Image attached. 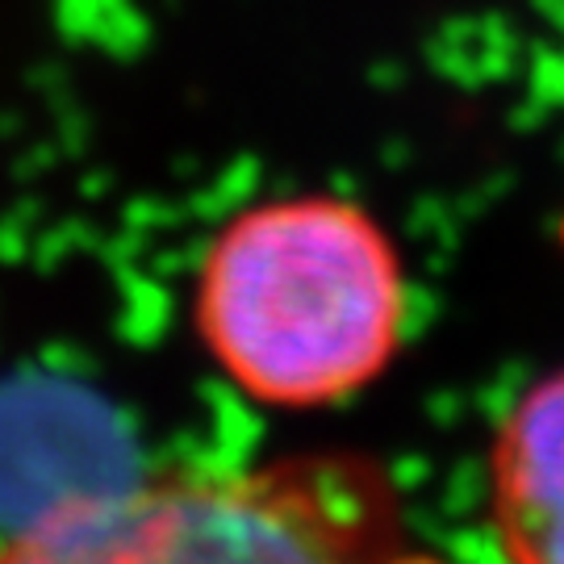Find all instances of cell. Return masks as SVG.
<instances>
[{
  "mask_svg": "<svg viewBox=\"0 0 564 564\" xmlns=\"http://www.w3.org/2000/svg\"><path fill=\"white\" fill-rule=\"evenodd\" d=\"M410 284L393 235L335 193L239 209L193 281V330L239 393L272 410H323L389 372Z\"/></svg>",
  "mask_w": 564,
  "mask_h": 564,
  "instance_id": "cell-1",
  "label": "cell"
},
{
  "mask_svg": "<svg viewBox=\"0 0 564 564\" xmlns=\"http://www.w3.org/2000/svg\"><path fill=\"white\" fill-rule=\"evenodd\" d=\"M0 564H444L419 552L372 456L297 452L72 494L0 540Z\"/></svg>",
  "mask_w": 564,
  "mask_h": 564,
  "instance_id": "cell-2",
  "label": "cell"
},
{
  "mask_svg": "<svg viewBox=\"0 0 564 564\" xmlns=\"http://www.w3.org/2000/svg\"><path fill=\"white\" fill-rule=\"evenodd\" d=\"M485 468V514L502 564H564V368L510 402Z\"/></svg>",
  "mask_w": 564,
  "mask_h": 564,
  "instance_id": "cell-3",
  "label": "cell"
}]
</instances>
